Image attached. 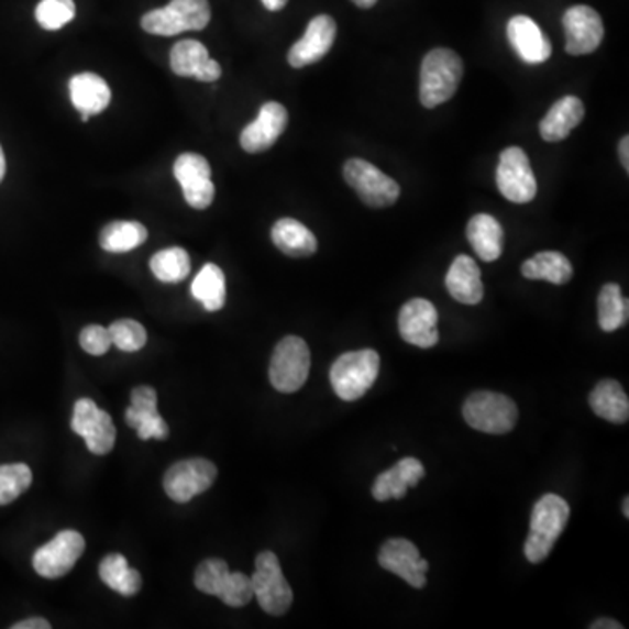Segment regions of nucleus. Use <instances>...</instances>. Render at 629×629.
<instances>
[{"label":"nucleus","instance_id":"nucleus-1","mask_svg":"<svg viewBox=\"0 0 629 629\" xmlns=\"http://www.w3.org/2000/svg\"><path fill=\"white\" fill-rule=\"evenodd\" d=\"M570 519V506L560 495L548 494L537 500L525 542V556L530 563H542L553 551Z\"/></svg>","mask_w":629,"mask_h":629},{"label":"nucleus","instance_id":"nucleus-2","mask_svg":"<svg viewBox=\"0 0 629 629\" xmlns=\"http://www.w3.org/2000/svg\"><path fill=\"white\" fill-rule=\"evenodd\" d=\"M464 76V64L448 47L432 49L423 58L420 73V102L427 109L446 103L459 90Z\"/></svg>","mask_w":629,"mask_h":629},{"label":"nucleus","instance_id":"nucleus-3","mask_svg":"<svg viewBox=\"0 0 629 629\" xmlns=\"http://www.w3.org/2000/svg\"><path fill=\"white\" fill-rule=\"evenodd\" d=\"M379 375V355L375 350L343 353L331 367L332 390L340 399L358 400L366 396Z\"/></svg>","mask_w":629,"mask_h":629},{"label":"nucleus","instance_id":"nucleus-4","mask_svg":"<svg viewBox=\"0 0 629 629\" xmlns=\"http://www.w3.org/2000/svg\"><path fill=\"white\" fill-rule=\"evenodd\" d=\"M209 22V0H172L166 8L144 14L141 25L147 34L172 37L186 31H203Z\"/></svg>","mask_w":629,"mask_h":629},{"label":"nucleus","instance_id":"nucleus-5","mask_svg":"<svg viewBox=\"0 0 629 629\" xmlns=\"http://www.w3.org/2000/svg\"><path fill=\"white\" fill-rule=\"evenodd\" d=\"M464 418L468 427L485 434H507L518 421V406L504 394L476 391L465 400Z\"/></svg>","mask_w":629,"mask_h":629},{"label":"nucleus","instance_id":"nucleus-6","mask_svg":"<svg viewBox=\"0 0 629 629\" xmlns=\"http://www.w3.org/2000/svg\"><path fill=\"white\" fill-rule=\"evenodd\" d=\"M254 596L261 608L269 616H284L293 605V587L282 572L278 556L272 551H263L255 558V572L252 575Z\"/></svg>","mask_w":629,"mask_h":629},{"label":"nucleus","instance_id":"nucleus-7","mask_svg":"<svg viewBox=\"0 0 629 629\" xmlns=\"http://www.w3.org/2000/svg\"><path fill=\"white\" fill-rule=\"evenodd\" d=\"M310 367L307 341L298 336L284 338L269 362V382L282 394H294L307 383Z\"/></svg>","mask_w":629,"mask_h":629},{"label":"nucleus","instance_id":"nucleus-8","mask_svg":"<svg viewBox=\"0 0 629 629\" xmlns=\"http://www.w3.org/2000/svg\"><path fill=\"white\" fill-rule=\"evenodd\" d=\"M343 175H345L346 183L357 191L361 200L367 207L385 209V207H391L399 200V184L379 172L375 165H371L366 159L352 157L345 163Z\"/></svg>","mask_w":629,"mask_h":629},{"label":"nucleus","instance_id":"nucleus-9","mask_svg":"<svg viewBox=\"0 0 629 629\" xmlns=\"http://www.w3.org/2000/svg\"><path fill=\"white\" fill-rule=\"evenodd\" d=\"M70 429L74 434L85 439L86 448L93 455H107L114 448L118 432H115L111 415L98 408L97 402L88 397L77 400L74 406Z\"/></svg>","mask_w":629,"mask_h":629},{"label":"nucleus","instance_id":"nucleus-10","mask_svg":"<svg viewBox=\"0 0 629 629\" xmlns=\"http://www.w3.org/2000/svg\"><path fill=\"white\" fill-rule=\"evenodd\" d=\"M218 477V467L207 459L183 460L166 471L163 486L168 497L186 504L196 495L205 494Z\"/></svg>","mask_w":629,"mask_h":629},{"label":"nucleus","instance_id":"nucleus-11","mask_svg":"<svg viewBox=\"0 0 629 629\" xmlns=\"http://www.w3.org/2000/svg\"><path fill=\"white\" fill-rule=\"evenodd\" d=\"M498 191L512 203H530L537 195V179L527 153L509 147L500 154L497 166Z\"/></svg>","mask_w":629,"mask_h":629},{"label":"nucleus","instance_id":"nucleus-12","mask_svg":"<svg viewBox=\"0 0 629 629\" xmlns=\"http://www.w3.org/2000/svg\"><path fill=\"white\" fill-rule=\"evenodd\" d=\"M85 537L76 530L56 533L52 542L35 551L32 565L44 578H60L67 575L85 553Z\"/></svg>","mask_w":629,"mask_h":629},{"label":"nucleus","instance_id":"nucleus-13","mask_svg":"<svg viewBox=\"0 0 629 629\" xmlns=\"http://www.w3.org/2000/svg\"><path fill=\"white\" fill-rule=\"evenodd\" d=\"M565 49L569 55L581 56L596 52L604 41L602 16L589 5H574L563 14Z\"/></svg>","mask_w":629,"mask_h":629},{"label":"nucleus","instance_id":"nucleus-14","mask_svg":"<svg viewBox=\"0 0 629 629\" xmlns=\"http://www.w3.org/2000/svg\"><path fill=\"white\" fill-rule=\"evenodd\" d=\"M382 569L402 578L409 586L426 587L429 562L420 556L417 545L406 539H390L382 545L378 554Z\"/></svg>","mask_w":629,"mask_h":629},{"label":"nucleus","instance_id":"nucleus-15","mask_svg":"<svg viewBox=\"0 0 629 629\" xmlns=\"http://www.w3.org/2000/svg\"><path fill=\"white\" fill-rule=\"evenodd\" d=\"M439 314L427 299H411L399 311L400 338L418 349H432L438 345Z\"/></svg>","mask_w":629,"mask_h":629},{"label":"nucleus","instance_id":"nucleus-16","mask_svg":"<svg viewBox=\"0 0 629 629\" xmlns=\"http://www.w3.org/2000/svg\"><path fill=\"white\" fill-rule=\"evenodd\" d=\"M336 32V22L329 14L314 16L308 23L305 35L290 47L289 55H287L290 67L302 68L322 60L323 56L331 52Z\"/></svg>","mask_w":629,"mask_h":629},{"label":"nucleus","instance_id":"nucleus-17","mask_svg":"<svg viewBox=\"0 0 629 629\" xmlns=\"http://www.w3.org/2000/svg\"><path fill=\"white\" fill-rule=\"evenodd\" d=\"M287 123H289V114L282 103H264L257 120L243 128L242 135H240L242 150L251 154L268 151L278 141V136L285 132Z\"/></svg>","mask_w":629,"mask_h":629},{"label":"nucleus","instance_id":"nucleus-18","mask_svg":"<svg viewBox=\"0 0 629 629\" xmlns=\"http://www.w3.org/2000/svg\"><path fill=\"white\" fill-rule=\"evenodd\" d=\"M507 38L516 55L525 64L539 65L549 60L553 55V46L549 43L544 32L533 22L532 18L518 14L507 23Z\"/></svg>","mask_w":629,"mask_h":629},{"label":"nucleus","instance_id":"nucleus-19","mask_svg":"<svg viewBox=\"0 0 629 629\" xmlns=\"http://www.w3.org/2000/svg\"><path fill=\"white\" fill-rule=\"evenodd\" d=\"M423 476H426V467L420 460L412 459V456L402 459L394 467L382 472L376 477L375 485H373V497L378 503H387L390 498L400 500V498L406 497L409 488H415L420 483Z\"/></svg>","mask_w":629,"mask_h":629},{"label":"nucleus","instance_id":"nucleus-20","mask_svg":"<svg viewBox=\"0 0 629 629\" xmlns=\"http://www.w3.org/2000/svg\"><path fill=\"white\" fill-rule=\"evenodd\" d=\"M446 289L451 298L464 305H477L483 301L485 287L476 261L468 255H459L448 269Z\"/></svg>","mask_w":629,"mask_h":629},{"label":"nucleus","instance_id":"nucleus-21","mask_svg":"<svg viewBox=\"0 0 629 629\" xmlns=\"http://www.w3.org/2000/svg\"><path fill=\"white\" fill-rule=\"evenodd\" d=\"M68 90H70L73 106L86 118L100 114L111 103V88L107 85L106 79L93 73L74 76L68 81Z\"/></svg>","mask_w":629,"mask_h":629},{"label":"nucleus","instance_id":"nucleus-22","mask_svg":"<svg viewBox=\"0 0 629 629\" xmlns=\"http://www.w3.org/2000/svg\"><path fill=\"white\" fill-rule=\"evenodd\" d=\"M584 106L577 97H563L558 100L544 120L540 121V136L545 142L565 141L575 126L583 123Z\"/></svg>","mask_w":629,"mask_h":629},{"label":"nucleus","instance_id":"nucleus-23","mask_svg":"<svg viewBox=\"0 0 629 629\" xmlns=\"http://www.w3.org/2000/svg\"><path fill=\"white\" fill-rule=\"evenodd\" d=\"M467 239L472 249L486 263L497 261L504 251V230L488 213H477L468 221Z\"/></svg>","mask_w":629,"mask_h":629},{"label":"nucleus","instance_id":"nucleus-24","mask_svg":"<svg viewBox=\"0 0 629 629\" xmlns=\"http://www.w3.org/2000/svg\"><path fill=\"white\" fill-rule=\"evenodd\" d=\"M272 240L278 251L290 257H310L319 249L314 234L296 219H280L272 228Z\"/></svg>","mask_w":629,"mask_h":629},{"label":"nucleus","instance_id":"nucleus-25","mask_svg":"<svg viewBox=\"0 0 629 629\" xmlns=\"http://www.w3.org/2000/svg\"><path fill=\"white\" fill-rule=\"evenodd\" d=\"M589 406L596 417L622 426L629 420V400L616 379L599 382L589 394Z\"/></svg>","mask_w":629,"mask_h":629},{"label":"nucleus","instance_id":"nucleus-26","mask_svg":"<svg viewBox=\"0 0 629 629\" xmlns=\"http://www.w3.org/2000/svg\"><path fill=\"white\" fill-rule=\"evenodd\" d=\"M521 273L528 280H545L549 284L565 285L574 275L572 264L560 252H539L532 260L525 261Z\"/></svg>","mask_w":629,"mask_h":629},{"label":"nucleus","instance_id":"nucleus-27","mask_svg":"<svg viewBox=\"0 0 629 629\" xmlns=\"http://www.w3.org/2000/svg\"><path fill=\"white\" fill-rule=\"evenodd\" d=\"M98 574L107 586L121 596H135L142 589V577L135 569L128 565L123 554L112 553L103 558Z\"/></svg>","mask_w":629,"mask_h":629},{"label":"nucleus","instance_id":"nucleus-28","mask_svg":"<svg viewBox=\"0 0 629 629\" xmlns=\"http://www.w3.org/2000/svg\"><path fill=\"white\" fill-rule=\"evenodd\" d=\"M196 301L207 311H219L225 305V277L218 264H205L191 285Z\"/></svg>","mask_w":629,"mask_h":629},{"label":"nucleus","instance_id":"nucleus-29","mask_svg":"<svg viewBox=\"0 0 629 629\" xmlns=\"http://www.w3.org/2000/svg\"><path fill=\"white\" fill-rule=\"evenodd\" d=\"M147 240V230L141 222L114 221L107 224L100 233V247L112 254H123L141 247Z\"/></svg>","mask_w":629,"mask_h":629},{"label":"nucleus","instance_id":"nucleus-30","mask_svg":"<svg viewBox=\"0 0 629 629\" xmlns=\"http://www.w3.org/2000/svg\"><path fill=\"white\" fill-rule=\"evenodd\" d=\"M628 299L617 284L604 285L598 296V323L602 331L614 332L628 322Z\"/></svg>","mask_w":629,"mask_h":629},{"label":"nucleus","instance_id":"nucleus-31","mask_svg":"<svg viewBox=\"0 0 629 629\" xmlns=\"http://www.w3.org/2000/svg\"><path fill=\"white\" fill-rule=\"evenodd\" d=\"M151 272L163 284H179L188 278L191 272V260L184 249H165L153 255Z\"/></svg>","mask_w":629,"mask_h":629},{"label":"nucleus","instance_id":"nucleus-32","mask_svg":"<svg viewBox=\"0 0 629 629\" xmlns=\"http://www.w3.org/2000/svg\"><path fill=\"white\" fill-rule=\"evenodd\" d=\"M207 47L198 41H180L175 44L170 52V67L177 76L195 77L201 65L209 60Z\"/></svg>","mask_w":629,"mask_h":629},{"label":"nucleus","instance_id":"nucleus-33","mask_svg":"<svg viewBox=\"0 0 629 629\" xmlns=\"http://www.w3.org/2000/svg\"><path fill=\"white\" fill-rule=\"evenodd\" d=\"M32 485V471L25 464L0 465V506L22 497Z\"/></svg>","mask_w":629,"mask_h":629},{"label":"nucleus","instance_id":"nucleus-34","mask_svg":"<svg viewBox=\"0 0 629 629\" xmlns=\"http://www.w3.org/2000/svg\"><path fill=\"white\" fill-rule=\"evenodd\" d=\"M76 16L74 0H41L35 8V20L46 31H60Z\"/></svg>","mask_w":629,"mask_h":629},{"label":"nucleus","instance_id":"nucleus-35","mask_svg":"<svg viewBox=\"0 0 629 629\" xmlns=\"http://www.w3.org/2000/svg\"><path fill=\"white\" fill-rule=\"evenodd\" d=\"M107 329L111 334L112 345H115V349H120L121 352H139L147 343V332H145L144 325L136 320H115L114 323H111V328Z\"/></svg>","mask_w":629,"mask_h":629},{"label":"nucleus","instance_id":"nucleus-36","mask_svg":"<svg viewBox=\"0 0 629 629\" xmlns=\"http://www.w3.org/2000/svg\"><path fill=\"white\" fill-rule=\"evenodd\" d=\"M230 566L224 560L210 558L198 565L195 572V586L205 595L218 596L230 575Z\"/></svg>","mask_w":629,"mask_h":629},{"label":"nucleus","instance_id":"nucleus-37","mask_svg":"<svg viewBox=\"0 0 629 629\" xmlns=\"http://www.w3.org/2000/svg\"><path fill=\"white\" fill-rule=\"evenodd\" d=\"M218 598L230 607L239 608L247 605L254 598L252 578L242 572H230Z\"/></svg>","mask_w":629,"mask_h":629},{"label":"nucleus","instance_id":"nucleus-38","mask_svg":"<svg viewBox=\"0 0 629 629\" xmlns=\"http://www.w3.org/2000/svg\"><path fill=\"white\" fill-rule=\"evenodd\" d=\"M174 175L179 184H184L201 177H212V168L201 154L186 153L175 159Z\"/></svg>","mask_w":629,"mask_h":629},{"label":"nucleus","instance_id":"nucleus-39","mask_svg":"<svg viewBox=\"0 0 629 629\" xmlns=\"http://www.w3.org/2000/svg\"><path fill=\"white\" fill-rule=\"evenodd\" d=\"M180 188H183L184 200L188 201L189 207L196 210L209 209L213 196H216L212 177L188 180V183L180 184Z\"/></svg>","mask_w":629,"mask_h":629},{"label":"nucleus","instance_id":"nucleus-40","mask_svg":"<svg viewBox=\"0 0 629 629\" xmlns=\"http://www.w3.org/2000/svg\"><path fill=\"white\" fill-rule=\"evenodd\" d=\"M79 343H81L82 350L93 357H102L112 346L109 329L102 328V325H88V328L82 329Z\"/></svg>","mask_w":629,"mask_h":629},{"label":"nucleus","instance_id":"nucleus-41","mask_svg":"<svg viewBox=\"0 0 629 629\" xmlns=\"http://www.w3.org/2000/svg\"><path fill=\"white\" fill-rule=\"evenodd\" d=\"M136 434L142 441H147V439H157V441H163V439L170 435V429L166 426V421L159 417L157 412L156 417L150 418V420L144 421L139 429H136Z\"/></svg>","mask_w":629,"mask_h":629},{"label":"nucleus","instance_id":"nucleus-42","mask_svg":"<svg viewBox=\"0 0 629 629\" xmlns=\"http://www.w3.org/2000/svg\"><path fill=\"white\" fill-rule=\"evenodd\" d=\"M221 65H219L218 62L212 60V58H209V60L201 65L200 70L196 73L195 79H198V81L201 82H216L219 77H221Z\"/></svg>","mask_w":629,"mask_h":629},{"label":"nucleus","instance_id":"nucleus-43","mask_svg":"<svg viewBox=\"0 0 629 629\" xmlns=\"http://www.w3.org/2000/svg\"><path fill=\"white\" fill-rule=\"evenodd\" d=\"M13 629H52V625L43 619V617H32V619H25V621L16 622V625L11 626Z\"/></svg>","mask_w":629,"mask_h":629},{"label":"nucleus","instance_id":"nucleus-44","mask_svg":"<svg viewBox=\"0 0 629 629\" xmlns=\"http://www.w3.org/2000/svg\"><path fill=\"white\" fill-rule=\"evenodd\" d=\"M629 139L628 135L622 136L621 144H619V156H621L622 166L629 170Z\"/></svg>","mask_w":629,"mask_h":629},{"label":"nucleus","instance_id":"nucleus-45","mask_svg":"<svg viewBox=\"0 0 629 629\" xmlns=\"http://www.w3.org/2000/svg\"><path fill=\"white\" fill-rule=\"evenodd\" d=\"M621 622L614 621V619H598L593 622L592 629H621Z\"/></svg>","mask_w":629,"mask_h":629},{"label":"nucleus","instance_id":"nucleus-46","mask_svg":"<svg viewBox=\"0 0 629 629\" xmlns=\"http://www.w3.org/2000/svg\"><path fill=\"white\" fill-rule=\"evenodd\" d=\"M263 2L264 8L268 9V11H280L287 5L289 0H261Z\"/></svg>","mask_w":629,"mask_h":629},{"label":"nucleus","instance_id":"nucleus-47","mask_svg":"<svg viewBox=\"0 0 629 629\" xmlns=\"http://www.w3.org/2000/svg\"><path fill=\"white\" fill-rule=\"evenodd\" d=\"M353 4L362 9H369L378 2V0H352Z\"/></svg>","mask_w":629,"mask_h":629},{"label":"nucleus","instance_id":"nucleus-48","mask_svg":"<svg viewBox=\"0 0 629 629\" xmlns=\"http://www.w3.org/2000/svg\"><path fill=\"white\" fill-rule=\"evenodd\" d=\"M4 175H5V157H4V151H2V147H0V183L4 180Z\"/></svg>","mask_w":629,"mask_h":629},{"label":"nucleus","instance_id":"nucleus-49","mask_svg":"<svg viewBox=\"0 0 629 629\" xmlns=\"http://www.w3.org/2000/svg\"><path fill=\"white\" fill-rule=\"evenodd\" d=\"M625 518H629V498H625Z\"/></svg>","mask_w":629,"mask_h":629}]
</instances>
